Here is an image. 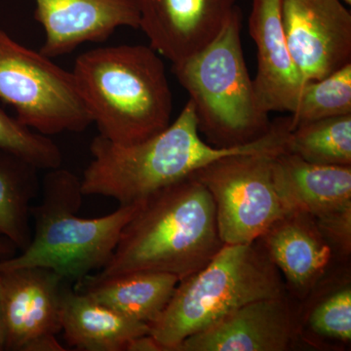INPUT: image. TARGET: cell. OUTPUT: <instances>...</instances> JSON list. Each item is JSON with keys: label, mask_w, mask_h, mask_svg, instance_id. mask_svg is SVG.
Listing matches in <instances>:
<instances>
[{"label": "cell", "mask_w": 351, "mask_h": 351, "mask_svg": "<svg viewBox=\"0 0 351 351\" xmlns=\"http://www.w3.org/2000/svg\"><path fill=\"white\" fill-rule=\"evenodd\" d=\"M126 351H163L162 346L151 334L141 335L128 341Z\"/></svg>", "instance_id": "d4e9b609"}, {"label": "cell", "mask_w": 351, "mask_h": 351, "mask_svg": "<svg viewBox=\"0 0 351 351\" xmlns=\"http://www.w3.org/2000/svg\"><path fill=\"white\" fill-rule=\"evenodd\" d=\"M249 32L257 47L256 93L267 113L297 108L306 80L295 63L284 31L281 0H253Z\"/></svg>", "instance_id": "5bb4252c"}, {"label": "cell", "mask_w": 351, "mask_h": 351, "mask_svg": "<svg viewBox=\"0 0 351 351\" xmlns=\"http://www.w3.org/2000/svg\"><path fill=\"white\" fill-rule=\"evenodd\" d=\"M34 20L43 25L40 53L57 58L82 44L104 43L119 27L140 29L136 0H36Z\"/></svg>", "instance_id": "4fadbf2b"}, {"label": "cell", "mask_w": 351, "mask_h": 351, "mask_svg": "<svg viewBox=\"0 0 351 351\" xmlns=\"http://www.w3.org/2000/svg\"><path fill=\"white\" fill-rule=\"evenodd\" d=\"M288 117L272 121L270 130L250 144L218 147L200 137L195 107L189 100L174 122L154 137L133 145H117L96 136L90 145L91 162L83 172V195L113 198L128 205L149 197L195 174L215 160L232 154L287 152Z\"/></svg>", "instance_id": "6da1fadb"}, {"label": "cell", "mask_w": 351, "mask_h": 351, "mask_svg": "<svg viewBox=\"0 0 351 351\" xmlns=\"http://www.w3.org/2000/svg\"><path fill=\"white\" fill-rule=\"evenodd\" d=\"M272 178L288 213L318 219L351 207V166L319 165L284 152L272 158Z\"/></svg>", "instance_id": "2e32d148"}, {"label": "cell", "mask_w": 351, "mask_h": 351, "mask_svg": "<svg viewBox=\"0 0 351 351\" xmlns=\"http://www.w3.org/2000/svg\"><path fill=\"white\" fill-rule=\"evenodd\" d=\"M299 331V309L286 293L230 311L184 339L177 351H287Z\"/></svg>", "instance_id": "8fae6325"}, {"label": "cell", "mask_w": 351, "mask_h": 351, "mask_svg": "<svg viewBox=\"0 0 351 351\" xmlns=\"http://www.w3.org/2000/svg\"><path fill=\"white\" fill-rule=\"evenodd\" d=\"M223 245L212 196L191 176L143 200L97 276L154 271L182 280L202 269Z\"/></svg>", "instance_id": "7a4b0ae2"}, {"label": "cell", "mask_w": 351, "mask_h": 351, "mask_svg": "<svg viewBox=\"0 0 351 351\" xmlns=\"http://www.w3.org/2000/svg\"><path fill=\"white\" fill-rule=\"evenodd\" d=\"M82 181L61 167L50 170L43 184V200L31 207L34 232L19 255L0 261V269L44 267L63 280L80 282L93 270L103 269L112 258L124 226L142 201L120 205L112 213L94 219L78 217Z\"/></svg>", "instance_id": "277c9868"}, {"label": "cell", "mask_w": 351, "mask_h": 351, "mask_svg": "<svg viewBox=\"0 0 351 351\" xmlns=\"http://www.w3.org/2000/svg\"><path fill=\"white\" fill-rule=\"evenodd\" d=\"M5 350V327H4L3 302H2V281L0 276V351Z\"/></svg>", "instance_id": "4316f807"}, {"label": "cell", "mask_w": 351, "mask_h": 351, "mask_svg": "<svg viewBox=\"0 0 351 351\" xmlns=\"http://www.w3.org/2000/svg\"><path fill=\"white\" fill-rule=\"evenodd\" d=\"M237 0H136L149 46L176 64L204 48L225 27Z\"/></svg>", "instance_id": "7c38bea8"}, {"label": "cell", "mask_w": 351, "mask_h": 351, "mask_svg": "<svg viewBox=\"0 0 351 351\" xmlns=\"http://www.w3.org/2000/svg\"><path fill=\"white\" fill-rule=\"evenodd\" d=\"M343 2L346 4V5L350 6L351 0H343Z\"/></svg>", "instance_id": "83f0119b"}, {"label": "cell", "mask_w": 351, "mask_h": 351, "mask_svg": "<svg viewBox=\"0 0 351 351\" xmlns=\"http://www.w3.org/2000/svg\"><path fill=\"white\" fill-rule=\"evenodd\" d=\"M179 281L177 276L165 272L90 274L77 282L75 289L127 317L149 325L167 306Z\"/></svg>", "instance_id": "ac0fdd59"}, {"label": "cell", "mask_w": 351, "mask_h": 351, "mask_svg": "<svg viewBox=\"0 0 351 351\" xmlns=\"http://www.w3.org/2000/svg\"><path fill=\"white\" fill-rule=\"evenodd\" d=\"M0 100L22 123L46 136L80 133L92 119L71 71L0 29Z\"/></svg>", "instance_id": "52a82bcc"}, {"label": "cell", "mask_w": 351, "mask_h": 351, "mask_svg": "<svg viewBox=\"0 0 351 351\" xmlns=\"http://www.w3.org/2000/svg\"><path fill=\"white\" fill-rule=\"evenodd\" d=\"M60 318L66 343L76 350L124 351L130 339L149 332L145 323L64 286L60 293Z\"/></svg>", "instance_id": "e0dca14e"}, {"label": "cell", "mask_w": 351, "mask_h": 351, "mask_svg": "<svg viewBox=\"0 0 351 351\" xmlns=\"http://www.w3.org/2000/svg\"><path fill=\"white\" fill-rule=\"evenodd\" d=\"M5 350L64 351L60 293L64 280L44 267L0 269Z\"/></svg>", "instance_id": "9c48e42d"}, {"label": "cell", "mask_w": 351, "mask_h": 351, "mask_svg": "<svg viewBox=\"0 0 351 351\" xmlns=\"http://www.w3.org/2000/svg\"><path fill=\"white\" fill-rule=\"evenodd\" d=\"M71 73L92 123L110 142L137 144L171 123L172 92L162 59L151 46L86 51Z\"/></svg>", "instance_id": "3957f363"}, {"label": "cell", "mask_w": 351, "mask_h": 351, "mask_svg": "<svg viewBox=\"0 0 351 351\" xmlns=\"http://www.w3.org/2000/svg\"><path fill=\"white\" fill-rule=\"evenodd\" d=\"M302 327H306L314 338L336 341L343 345L350 343V278L321 295L309 311H307L306 316L300 315V329Z\"/></svg>", "instance_id": "7402d4cb"}, {"label": "cell", "mask_w": 351, "mask_h": 351, "mask_svg": "<svg viewBox=\"0 0 351 351\" xmlns=\"http://www.w3.org/2000/svg\"><path fill=\"white\" fill-rule=\"evenodd\" d=\"M288 152L319 165L351 166V114L295 127L289 136Z\"/></svg>", "instance_id": "ffe728a7"}, {"label": "cell", "mask_w": 351, "mask_h": 351, "mask_svg": "<svg viewBox=\"0 0 351 351\" xmlns=\"http://www.w3.org/2000/svg\"><path fill=\"white\" fill-rule=\"evenodd\" d=\"M38 169L0 151V237L23 251L31 243V201L38 193Z\"/></svg>", "instance_id": "d6986e66"}, {"label": "cell", "mask_w": 351, "mask_h": 351, "mask_svg": "<svg viewBox=\"0 0 351 351\" xmlns=\"http://www.w3.org/2000/svg\"><path fill=\"white\" fill-rule=\"evenodd\" d=\"M323 237L332 248L335 258L350 260L351 254V207L316 219Z\"/></svg>", "instance_id": "cb8c5ba5"}, {"label": "cell", "mask_w": 351, "mask_h": 351, "mask_svg": "<svg viewBox=\"0 0 351 351\" xmlns=\"http://www.w3.org/2000/svg\"><path fill=\"white\" fill-rule=\"evenodd\" d=\"M18 248L16 245L6 237H0V261L12 258L17 255Z\"/></svg>", "instance_id": "484cf974"}, {"label": "cell", "mask_w": 351, "mask_h": 351, "mask_svg": "<svg viewBox=\"0 0 351 351\" xmlns=\"http://www.w3.org/2000/svg\"><path fill=\"white\" fill-rule=\"evenodd\" d=\"M242 18L237 6L211 43L172 64L173 73L195 107L200 133L214 147L250 144L265 136L272 125L245 62Z\"/></svg>", "instance_id": "5b68a950"}, {"label": "cell", "mask_w": 351, "mask_h": 351, "mask_svg": "<svg viewBox=\"0 0 351 351\" xmlns=\"http://www.w3.org/2000/svg\"><path fill=\"white\" fill-rule=\"evenodd\" d=\"M0 151L12 154L36 169L61 167L63 156L56 143L12 117L0 107Z\"/></svg>", "instance_id": "603a6c76"}, {"label": "cell", "mask_w": 351, "mask_h": 351, "mask_svg": "<svg viewBox=\"0 0 351 351\" xmlns=\"http://www.w3.org/2000/svg\"><path fill=\"white\" fill-rule=\"evenodd\" d=\"M351 114V63L318 80L306 82L297 108L290 114L292 130L302 124Z\"/></svg>", "instance_id": "44dd1931"}, {"label": "cell", "mask_w": 351, "mask_h": 351, "mask_svg": "<svg viewBox=\"0 0 351 351\" xmlns=\"http://www.w3.org/2000/svg\"><path fill=\"white\" fill-rule=\"evenodd\" d=\"M286 281L289 295L306 301L324 281L335 256L311 215L289 212L258 239Z\"/></svg>", "instance_id": "9a60e30c"}, {"label": "cell", "mask_w": 351, "mask_h": 351, "mask_svg": "<svg viewBox=\"0 0 351 351\" xmlns=\"http://www.w3.org/2000/svg\"><path fill=\"white\" fill-rule=\"evenodd\" d=\"M285 282L260 240L223 245L199 271L182 279L149 334L163 351L249 302L286 294Z\"/></svg>", "instance_id": "8992f818"}, {"label": "cell", "mask_w": 351, "mask_h": 351, "mask_svg": "<svg viewBox=\"0 0 351 351\" xmlns=\"http://www.w3.org/2000/svg\"><path fill=\"white\" fill-rule=\"evenodd\" d=\"M274 156L269 154H232L191 175L212 196L223 244L255 241L288 213L277 195L272 178Z\"/></svg>", "instance_id": "ba28073f"}, {"label": "cell", "mask_w": 351, "mask_h": 351, "mask_svg": "<svg viewBox=\"0 0 351 351\" xmlns=\"http://www.w3.org/2000/svg\"><path fill=\"white\" fill-rule=\"evenodd\" d=\"M281 17L306 82L351 63V14L343 0H281Z\"/></svg>", "instance_id": "30bf717a"}]
</instances>
